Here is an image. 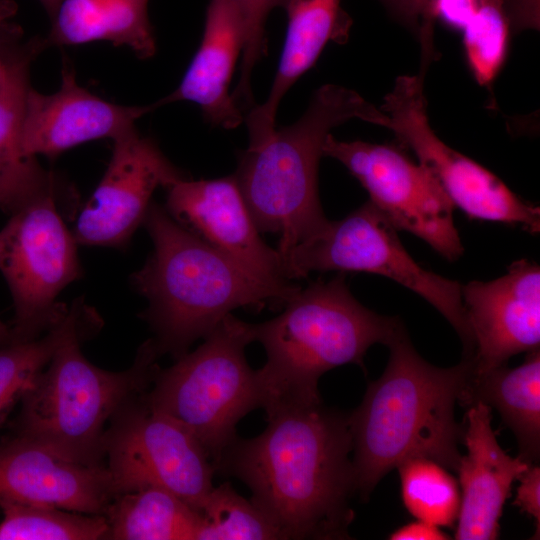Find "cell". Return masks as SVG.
<instances>
[{"mask_svg": "<svg viewBox=\"0 0 540 540\" xmlns=\"http://www.w3.org/2000/svg\"><path fill=\"white\" fill-rule=\"evenodd\" d=\"M267 427L239 437L215 469L244 482L283 539H349L356 493L349 415L315 404L266 411Z\"/></svg>", "mask_w": 540, "mask_h": 540, "instance_id": "6da1fadb", "label": "cell"}, {"mask_svg": "<svg viewBox=\"0 0 540 540\" xmlns=\"http://www.w3.org/2000/svg\"><path fill=\"white\" fill-rule=\"evenodd\" d=\"M383 374L371 382L349 415L356 493L365 501L393 468L411 458H427L457 471L464 429L455 405L469 379L472 360L450 368L425 361L405 328L387 345Z\"/></svg>", "mask_w": 540, "mask_h": 540, "instance_id": "7a4b0ae2", "label": "cell"}, {"mask_svg": "<svg viewBox=\"0 0 540 540\" xmlns=\"http://www.w3.org/2000/svg\"><path fill=\"white\" fill-rule=\"evenodd\" d=\"M143 224L153 250L131 281L148 301L141 317L160 356L181 357L237 308L281 309L291 298L253 277L164 207L151 203Z\"/></svg>", "mask_w": 540, "mask_h": 540, "instance_id": "3957f363", "label": "cell"}, {"mask_svg": "<svg viewBox=\"0 0 540 540\" xmlns=\"http://www.w3.org/2000/svg\"><path fill=\"white\" fill-rule=\"evenodd\" d=\"M403 327L356 300L344 273L300 287L278 316L253 324L267 356L256 370L262 408L322 402L318 382L325 372L350 363L363 368L368 349L388 345Z\"/></svg>", "mask_w": 540, "mask_h": 540, "instance_id": "277c9868", "label": "cell"}, {"mask_svg": "<svg viewBox=\"0 0 540 540\" xmlns=\"http://www.w3.org/2000/svg\"><path fill=\"white\" fill-rule=\"evenodd\" d=\"M351 119L386 127L388 117L357 92L327 84L293 124L239 157L235 179L260 233L279 234L283 258L328 222L318 193V166L330 131Z\"/></svg>", "mask_w": 540, "mask_h": 540, "instance_id": "5b68a950", "label": "cell"}, {"mask_svg": "<svg viewBox=\"0 0 540 540\" xmlns=\"http://www.w3.org/2000/svg\"><path fill=\"white\" fill-rule=\"evenodd\" d=\"M89 334L70 335L31 383L20 401L16 434L72 461L101 465L107 421L150 389L160 354L150 338L128 369L108 371L82 354L80 344Z\"/></svg>", "mask_w": 540, "mask_h": 540, "instance_id": "8992f818", "label": "cell"}, {"mask_svg": "<svg viewBox=\"0 0 540 540\" xmlns=\"http://www.w3.org/2000/svg\"><path fill=\"white\" fill-rule=\"evenodd\" d=\"M203 339L196 350L160 368L145 401L186 427L215 467L238 437V422L262 408L263 396L245 356L246 346L254 342L253 324L231 313Z\"/></svg>", "mask_w": 540, "mask_h": 540, "instance_id": "52a82bcc", "label": "cell"}, {"mask_svg": "<svg viewBox=\"0 0 540 540\" xmlns=\"http://www.w3.org/2000/svg\"><path fill=\"white\" fill-rule=\"evenodd\" d=\"M397 229L367 201L341 220L330 221L295 246L281 265L287 280L311 272H367L389 278L434 306L457 332L464 357L474 340L461 296V285L421 267L406 251Z\"/></svg>", "mask_w": 540, "mask_h": 540, "instance_id": "ba28073f", "label": "cell"}, {"mask_svg": "<svg viewBox=\"0 0 540 540\" xmlns=\"http://www.w3.org/2000/svg\"><path fill=\"white\" fill-rule=\"evenodd\" d=\"M60 198V186L39 195L0 229V272L14 306L12 342L34 340L55 326L68 309L58 295L83 275Z\"/></svg>", "mask_w": 540, "mask_h": 540, "instance_id": "9c48e42d", "label": "cell"}, {"mask_svg": "<svg viewBox=\"0 0 540 540\" xmlns=\"http://www.w3.org/2000/svg\"><path fill=\"white\" fill-rule=\"evenodd\" d=\"M145 394L126 402L105 431L106 466L116 491L161 488L201 512L214 488L212 460L186 427L153 410Z\"/></svg>", "mask_w": 540, "mask_h": 540, "instance_id": "30bf717a", "label": "cell"}, {"mask_svg": "<svg viewBox=\"0 0 540 540\" xmlns=\"http://www.w3.org/2000/svg\"><path fill=\"white\" fill-rule=\"evenodd\" d=\"M423 76L399 77L382 106L388 129L410 148L439 182L454 207L470 219L540 231V208L510 190L495 174L446 145L432 130Z\"/></svg>", "mask_w": 540, "mask_h": 540, "instance_id": "8fae6325", "label": "cell"}, {"mask_svg": "<svg viewBox=\"0 0 540 540\" xmlns=\"http://www.w3.org/2000/svg\"><path fill=\"white\" fill-rule=\"evenodd\" d=\"M323 155L336 159L361 183L370 202L397 230L426 242L448 261L464 248L454 205L431 172L393 145L340 141L329 134Z\"/></svg>", "mask_w": 540, "mask_h": 540, "instance_id": "7c38bea8", "label": "cell"}, {"mask_svg": "<svg viewBox=\"0 0 540 540\" xmlns=\"http://www.w3.org/2000/svg\"><path fill=\"white\" fill-rule=\"evenodd\" d=\"M184 177L136 128L113 139L107 169L72 230L77 244L124 248L143 224L155 190Z\"/></svg>", "mask_w": 540, "mask_h": 540, "instance_id": "4fadbf2b", "label": "cell"}, {"mask_svg": "<svg viewBox=\"0 0 540 540\" xmlns=\"http://www.w3.org/2000/svg\"><path fill=\"white\" fill-rule=\"evenodd\" d=\"M167 212L265 285L291 297L300 288L287 280L278 251L260 236L234 175L181 178L165 188Z\"/></svg>", "mask_w": 540, "mask_h": 540, "instance_id": "5bb4252c", "label": "cell"}, {"mask_svg": "<svg viewBox=\"0 0 540 540\" xmlns=\"http://www.w3.org/2000/svg\"><path fill=\"white\" fill-rule=\"evenodd\" d=\"M462 302L474 340V372L506 365L521 352L539 349L540 269L527 259L505 275L461 286Z\"/></svg>", "mask_w": 540, "mask_h": 540, "instance_id": "9a60e30c", "label": "cell"}, {"mask_svg": "<svg viewBox=\"0 0 540 540\" xmlns=\"http://www.w3.org/2000/svg\"><path fill=\"white\" fill-rule=\"evenodd\" d=\"M117 495L104 464L72 461L17 434L0 443V504L104 515Z\"/></svg>", "mask_w": 540, "mask_h": 540, "instance_id": "2e32d148", "label": "cell"}, {"mask_svg": "<svg viewBox=\"0 0 540 540\" xmlns=\"http://www.w3.org/2000/svg\"><path fill=\"white\" fill-rule=\"evenodd\" d=\"M61 86L46 95L30 87L21 127L25 156L54 158L79 144L115 139L135 128V122L156 107L122 106L101 99L81 87L74 71L64 66Z\"/></svg>", "mask_w": 540, "mask_h": 540, "instance_id": "e0dca14e", "label": "cell"}, {"mask_svg": "<svg viewBox=\"0 0 540 540\" xmlns=\"http://www.w3.org/2000/svg\"><path fill=\"white\" fill-rule=\"evenodd\" d=\"M467 408L463 435L467 454L457 468L461 502L455 539L492 540L498 538L499 520L514 481L532 464L501 448L489 405L478 401Z\"/></svg>", "mask_w": 540, "mask_h": 540, "instance_id": "ac0fdd59", "label": "cell"}, {"mask_svg": "<svg viewBox=\"0 0 540 540\" xmlns=\"http://www.w3.org/2000/svg\"><path fill=\"white\" fill-rule=\"evenodd\" d=\"M244 41V20L236 2L210 0L202 41L181 83L154 106L190 101L200 107L209 124L224 129L239 126L244 115L229 85Z\"/></svg>", "mask_w": 540, "mask_h": 540, "instance_id": "d6986e66", "label": "cell"}, {"mask_svg": "<svg viewBox=\"0 0 540 540\" xmlns=\"http://www.w3.org/2000/svg\"><path fill=\"white\" fill-rule=\"evenodd\" d=\"M284 8L287 30L272 87L266 101L254 105L244 116L249 147L260 145L273 133L283 96L313 66L326 44L343 43L348 38L351 19L341 0H288Z\"/></svg>", "mask_w": 540, "mask_h": 540, "instance_id": "ffe728a7", "label": "cell"}, {"mask_svg": "<svg viewBox=\"0 0 540 540\" xmlns=\"http://www.w3.org/2000/svg\"><path fill=\"white\" fill-rule=\"evenodd\" d=\"M3 48V47H2ZM34 38L11 49H3L0 70V209L12 214L39 195L59 187L51 172L21 149V127L30 89L32 61L44 49Z\"/></svg>", "mask_w": 540, "mask_h": 540, "instance_id": "44dd1931", "label": "cell"}, {"mask_svg": "<svg viewBox=\"0 0 540 540\" xmlns=\"http://www.w3.org/2000/svg\"><path fill=\"white\" fill-rule=\"evenodd\" d=\"M44 47L110 41L128 46L138 58L156 53L148 0H62Z\"/></svg>", "mask_w": 540, "mask_h": 540, "instance_id": "7402d4cb", "label": "cell"}, {"mask_svg": "<svg viewBox=\"0 0 540 540\" xmlns=\"http://www.w3.org/2000/svg\"><path fill=\"white\" fill-rule=\"evenodd\" d=\"M481 401L499 412L514 433L519 456L529 464L540 455V352H528L515 368L506 365L483 372L471 369L459 402L469 407Z\"/></svg>", "mask_w": 540, "mask_h": 540, "instance_id": "603a6c76", "label": "cell"}, {"mask_svg": "<svg viewBox=\"0 0 540 540\" xmlns=\"http://www.w3.org/2000/svg\"><path fill=\"white\" fill-rule=\"evenodd\" d=\"M109 540H196L202 513L156 487L119 494L104 514Z\"/></svg>", "mask_w": 540, "mask_h": 540, "instance_id": "cb8c5ba5", "label": "cell"}, {"mask_svg": "<svg viewBox=\"0 0 540 540\" xmlns=\"http://www.w3.org/2000/svg\"><path fill=\"white\" fill-rule=\"evenodd\" d=\"M94 322L92 310L76 300L68 306L64 317L42 336L0 346V426L57 348L76 332H92Z\"/></svg>", "mask_w": 540, "mask_h": 540, "instance_id": "d4e9b609", "label": "cell"}, {"mask_svg": "<svg viewBox=\"0 0 540 540\" xmlns=\"http://www.w3.org/2000/svg\"><path fill=\"white\" fill-rule=\"evenodd\" d=\"M0 508V540L106 539L108 525L104 515L17 503H1Z\"/></svg>", "mask_w": 540, "mask_h": 540, "instance_id": "484cf974", "label": "cell"}, {"mask_svg": "<svg viewBox=\"0 0 540 540\" xmlns=\"http://www.w3.org/2000/svg\"><path fill=\"white\" fill-rule=\"evenodd\" d=\"M406 509L417 520L451 527L458 518L461 494L456 479L427 458H411L398 467Z\"/></svg>", "mask_w": 540, "mask_h": 540, "instance_id": "4316f807", "label": "cell"}, {"mask_svg": "<svg viewBox=\"0 0 540 540\" xmlns=\"http://www.w3.org/2000/svg\"><path fill=\"white\" fill-rule=\"evenodd\" d=\"M513 29L507 0H478L474 16L463 29V43L480 85L491 86L502 69Z\"/></svg>", "mask_w": 540, "mask_h": 540, "instance_id": "83f0119b", "label": "cell"}, {"mask_svg": "<svg viewBox=\"0 0 540 540\" xmlns=\"http://www.w3.org/2000/svg\"><path fill=\"white\" fill-rule=\"evenodd\" d=\"M201 513L196 540L283 539L276 526L229 482L212 489Z\"/></svg>", "mask_w": 540, "mask_h": 540, "instance_id": "f1b7e54d", "label": "cell"}, {"mask_svg": "<svg viewBox=\"0 0 540 540\" xmlns=\"http://www.w3.org/2000/svg\"><path fill=\"white\" fill-rule=\"evenodd\" d=\"M241 10L245 41L238 84L232 96L245 111L253 107L250 78L253 68L266 54L265 23L269 13L277 7H285L288 0H234Z\"/></svg>", "mask_w": 540, "mask_h": 540, "instance_id": "f546056e", "label": "cell"}, {"mask_svg": "<svg viewBox=\"0 0 540 540\" xmlns=\"http://www.w3.org/2000/svg\"><path fill=\"white\" fill-rule=\"evenodd\" d=\"M389 13L408 27L419 39L422 47L423 64L433 60L434 18L431 13L432 0H380Z\"/></svg>", "mask_w": 540, "mask_h": 540, "instance_id": "4dcf8cb0", "label": "cell"}, {"mask_svg": "<svg viewBox=\"0 0 540 540\" xmlns=\"http://www.w3.org/2000/svg\"><path fill=\"white\" fill-rule=\"evenodd\" d=\"M520 485L517 488V495L514 505L521 508L522 512L530 515L536 525L537 538L540 530V468L534 464L518 478Z\"/></svg>", "mask_w": 540, "mask_h": 540, "instance_id": "1f68e13d", "label": "cell"}, {"mask_svg": "<svg viewBox=\"0 0 540 540\" xmlns=\"http://www.w3.org/2000/svg\"><path fill=\"white\" fill-rule=\"evenodd\" d=\"M478 0H432L431 13L434 20H441L446 26L462 30L474 16Z\"/></svg>", "mask_w": 540, "mask_h": 540, "instance_id": "d6a6232c", "label": "cell"}, {"mask_svg": "<svg viewBox=\"0 0 540 540\" xmlns=\"http://www.w3.org/2000/svg\"><path fill=\"white\" fill-rule=\"evenodd\" d=\"M449 536L440 527L417 520L402 526L391 533L389 539L392 540H442Z\"/></svg>", "mask_w": 540, "mask_h": 540, "instance_id": "836d02e7", "label": "cell"}, {"mask_svg": "<svg viewBox=\"0 0 540 540\" xmlns=\"http://www.w3.org/2000/svg\"><path fill=\"white\" fill-rule=\"evenodd\" d=\"M17 11L16 4L11 0H0V70L3 66V48L1 45V34L4 23Z\"/></svg>", "mask_w": 540, "mask_h": 540, "instance_id": "e575fe53", "label": "cell"}, {"mask_svg": "<svg viewBox=\"0 0 540 540\" xmlns=\"http://www.w3.org/2000/svg\"><path fill=\"white\" fill-rule=\"evenodd\" d=\"M51 20L55 17L62 0H39Z\"/></svg>", "mask_w": 540, "mask_h": 540, "instance_id": "d590c367", "label": "cell"}, {"mask_svg": "<svg viewBox=\"0 0 540 540\" xmlns=\"http://www.w3.org/2000/svg\"><path fill=\"white\" fill-rule=\"evenodd\" d=\"M12 342L11 328L0 320V346Z\"/></svg>", "mask_w": 540, "mask_h": 540, "instance_id": "8d00e7d4", "label": "cell"}]
</instances>
